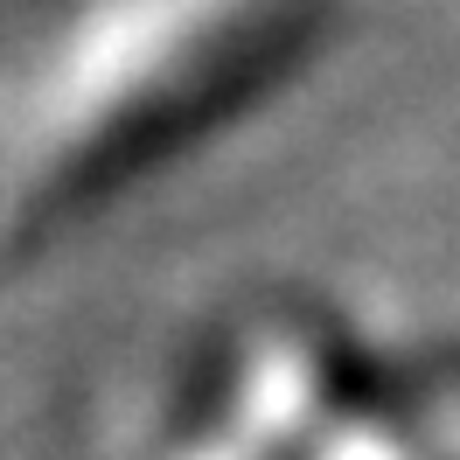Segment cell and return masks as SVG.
Returning a JSON list of instances; mask_svg holds the SVG:
<instances>
[{
  "label": "cell",
  "mask_w": 460,
  "mask_h": 460,
  "mask_svg": "<svg viewBox=\"0 0 460 460\" xmlns=\"http://www.w3.org/2000/svg\"><path fill=\"white\" fill-rule=\"evenodd\" d=\"M300 0H91L0 105V224L57 209L77 181L230 91L279 49Z\"/></svg>",
  "instance_id": "6da1fadb"
}]
</instances>
